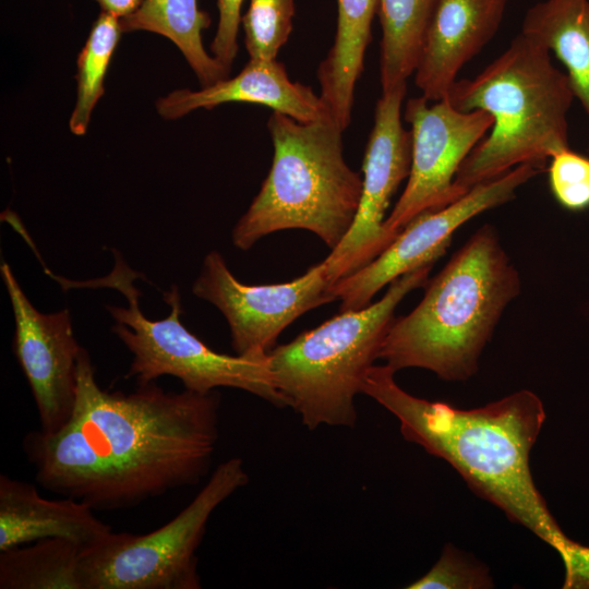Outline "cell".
I'll return each mask as SVG.
<instances>
[{
    "label": "cell",
    "instance_id": "obj_1",
    "mask_svg": "<svg viewBox=\"0 0 589 589\" xmlns=\"http://www.w3.org/2000/svg\"><path fill=\"white\" fill-rule=\"evenodd\" d=\"M218 436L216 392H167L154 382L128 394L108 392L82 348L68 421L52 433L28 432L22 447L44 489L94 510H116L197 484Z\"/></svg>",
    "mask_w": 589,
    "mask_h": 589
},
{
    "label": "cell",
    "instance_id": "obj_2",
    "mask_svg": "<svg viewBox=\"0 0 589 589\" xmlns=\"http://www.w3.org/2000/svg\"><path fill=\"white\" fill-rule=\"evenodd\" d=\"M395 373L387 364H373L361 393L397 418L405 440L446 460L472 491L565 558L575 541L549 512L529 467L545 420L540 398L525 389L480 408L458 409L407 393Z\"/></svg>",
    "mask_w": 589,
    "mask_h": 589
},
{
    "label": "cell",
    "instance_id": "obj_3",
    "mask_svg": "<svg viewBox=\"0 0 589 589\" xmlns=\"http://www.w3.org/2000/svg\"><path fill=\"white\" fill-rule=\"evenodd\" d=\"M519 291V274L486 224L428 280L419 304L394 318L378 359L395 372L420 368L445 381H465L477 372L483 348Z\"/></svg>",
    "mask_w": 589,
    "mask_h": 589
},
{
    "label": "cell",
    "instance_id": "obj_4",
    "mask_svg": "<svg viewBox=\"0 0 589 589\" xmlns=\"http://www.w3.org/2000/svg\"><path fill=\"white\" fill-rule=\"evenodd\" d=\"M447 98L457 110L481 109L493 118L490 134L456 173L458 199L518 165L544 169L549 158L569 148L567 113L575 96L568 76L550 50L522 33L478 75L456 80Z\"/></svg>",
    "mask_w": 589,
    "mask_h": 589
},
{
    "label": "cell",
    "instance_id": "obj_5",
    "mask_svg": "<svg viewBox=\"0 0 589 589\" xmlns=\"http://www.w3.org/2000/svg\"><path fill=\"white\" fill-rule=\"evenodd\" d=\"M267 129L272 167L233 227L232 243L245 251L272 232L305 229L334 250L350 230L362 193V178L344 158V131L329 117L300 122L279 111Z\"/></svg>",
    "mask_w": 589,
    "mask_h": 589
},
{
    "label": "cell",
    "instance_id": "obj_6",
    "mask_svg": "<svg viewBox=\"0 0 589 589\" xmlns=\"http://www.w3.org/2000/svg\"><path fill=\"white\" fill-rule=\"evenodd\" d=\"M433 264L393 280L375 303L342 311L268 352L276 388L306 429L356 425V397L378 359L395 310L410 291L426 285Z\"/></svg>",
    "mask_w": 589,
    "mask_h": 589
},
{
    "label": "cell",
    "instance_id": "obj_7",
    "mask_svg": "<svg viewBox=\"0 0 589 589\" xmlns=\"http://www.w3.org/2000/svg\"><path fill=\"white\" fill-rule=\"evenodd\" d=\"M113 255L115 265L104 277L74 281L58 276L57 281L67 289L112 288L127 299L128 306L106 305L116 321L111 332L132 353L125 377L146 384L170 375L179 378L185 389L195 393L231 387L253 394L275 407H286L273 378L268 353L230 356L209 348L182 324L183 309L176 285L163 292L164 301L170 306L169 314L161 320L147 318L140 309L142 293L134 286L141 274L132 269L118 251L113 250Z\"/></svg>",
    "mask_w": 589,
    "mask_h": 589
},
{
    "label": "cell",
    "instance_id": "obj_8",
    "mask_svg": "<svg viewBox=\"0 0 589 589\" xmlns=\"http://www.w3.org/2000/svg\"><path fill=\"white\" fill-rule=\"evenodd\" d=\"M249 482L244 462L219 464L195 497L170 521L144 534L111 531L83 549L82 589H200L196 551L213 512Z\"/></svg>",
    "mask_w": 589,
    "mask_h": 589
},
{
    "label": "cell",
    "instance_id": "obj_9",
    "mask_svg": "<svg viewBox=\"0 0 589 589\" xmlns=\"http://www.w3.org/2000/svg\"><path fill=\"white\" fill-rule=\"evenodd\" d=\"M429 103L421 95L405 105L404 119L411 127V167L407 184L383 225L392 241L419 215L458 200L456 173L493 125L492 116L484 110H457L447 97Z\"/></svg>",
    "mask_w": 589,
    "mask_h": 589
},
{
    "label": "cell",
    "instance_id": "obj_10",
    "mask_svg": "<svg viewBox=\"0 0 589 589\" xmlns=\"http://www.w3.org/2000/svg\"><path fill=\"white\" fill-rule=\"evenodd\" d=\"M544 169L521 164L484 181L452 204L412 219L397 238L373 261L329 286L340 300V312L370 304L374 294L399 276L435 263L446 251L454 232L477 215L515 197L517 189Z\"/></svg>",
    "mask_w": 589,
    "mask_h": 589
},
{
    "label": "cell",
    "instance_id": "obj_11",
    "mask_svg": "<svg viewBox=\"0 0 589 589\" xmlns=\"http://www.w3.org/2000/svg\"><path fill=\"white\" fill-rule=\"evenodd\" d=\"M330 285L324 260L287 283L245 285L219 252L211 251L192 291L225 316L236 354H255L268 353L279 334L299 316L336 300Z\"/></svg>",
    "mask_w": 589,
    "mask_h": 589
},
{
    "label": "cell",
    "instance_id": "obj_12",
    "mask_svg": "<svg viewBox=\"0 0 589 589\" xmlns=\"http://www.w3.org/2000/svg\"><path fill=\"white\" fill-rule=\"evenodd\" d=\"M407 83L382 92L374 110L362 163V193L354 221L324 260L332 284L378 256L393 241L384 230L385 213L399 184L409 176L412 137L401 122Z\"/></svg>",
    "mask_w": 589,
    "mask_h": 589
},
{
    "label": "cell",
    "instance_id": "obj_13",
    "mask_svg": "<svg viewBox=\"0 0 589 589\" xmlns=\"http://www.w3.org/2000/svg\"><path fill=\"white\" fill-rule=\"evenodd\" d=\"M14 316L12 350L32 390L46 433L58 431L71 416L81 347L70 312L38 311L24 293L7 262L0 266Z\"/></svg>",
    "mask_w": 589,
    "mask_h": 589
},
{
    "label": "cell",
    "instance_id": "obj_14",
    "mask_svg": "<svg viewBox=\"0 0 589 589\" xmlns=\"http://www.w3.org/2000/svg\"><path fill=\"white\" fill-rule=\"evenodd\" d=\"M507 0H438L414 71L429 101L447 97L460 69L494 37Z\"/></svg>",
    "mask_w": 589,
    "mask_h": 589
},
{
    "label": "cell",
    "instance_id": "obj_15",
    "mask_svg": "<svg viewBox=\"0 0 589 589\" xmlns=\"http://www.w3.org/2000/svg\"><path fill=\"white\" fill-rule=\"evenodd\" d=\"M227 103L263 105L300 122L329 117L321 96L312 87L291 81L285 64L277 59H249L236 76L200 91L170 92L156 101V109L161 118L175 120L194 110H211Z\"/></svg>",
    "mask_w": 589,
    "mask_h": 589
},
{
    "label": "cell",
    "instance_id": "obj_16",
    "mask_svg": "<svg viewBox=\"0 0 589 589\" xmlns=\"http://www.w3.org/2000/svg\"><path fill=\"white\" fill-rule=\"evenodd\" d=\"M111 531L86 503L71 497L45 498L35 485L0 476V551L50 538L86 549Z\"/></svg>",
    "mask_w": 589,
    "mask_h": 589
},
{
    "label": "cell",
    "instance_id": "obj_17",
    "mask_svg": "<svg viewBox=\"0 0 589 589\" xmlns=\"http://www.w3.org/2000/svg\"><path fill=\"white\" fill-rule=\"evenodd\" d=\"M378 0H337L334 43L320 62V96L329 118L345 131L351 121L357 82L372 37Z\"/></svg>",
    "mask_w": 589,
    "mask_h": 589
},
{
    "label": "cell",
    "instance_id": "obj_18",
    "mask_svg": "<svg viewBox=\"0 0 589 589\" xmlns=\"http://www.w3.org/2000/svg\"><path fill=\"white\" fill-rule=\"evenodd\" d=\"M553 51L589 118V0H544L526 13L521 32Z\"/></svg>",
    "mask_w": 589,
    "mask_h": 589
},
{
    "label": "cell",
    "instance_id": "obj_19",
    "mask_svg": "<svg viewBox=\"0 0 589 589\" xmlns=\"http://www.w3.org/2000/svg\"><path fill=\"white\" fill-rule=\"evenodd\" d=\"M122 32L146 31L170 39L182 52L202 87L229 77L202 43V31L212 20L197 0H144L131 15L121 19Z\"/></svg>",
    "mask_w": 589,
    "mask_h": 589
},
{
    "label": "cell",
    "instance_id": "obj_20",
    "mask_svg": "<svg viewBox=\"0 0 589 589\" xmlns=\"http://www.w3.org/2000/svg\"><path fill=\"white\" fill-rule=\"evenodd\" d=\"M438 0H378L380 82L387 92L416 71Z\"/></svg>",
    "mask_w": 589,
    "mask_h": 589
},
{
    "label": "cell",
    "instance_id": "obj_21",
    "mask_svg": "<svg viewBox=\"0 0 589 589\" xmlns=\"http://www.w3.org/2000/svg\"><path fill=\"white\" fill-rule=\"evenodd\" d=\"M83 548L50 538L0 551V589H82Z\"/></svg>",
    "mask_w": 589,
    "mask_h": 589
},
{
    "label": "cell",
    "instance_id": "obj_22",
    "mask_svg": "<svg viewBox=\"0 0 589 589\" xmlns=\"http://www.w3.org/2000/svg\"><path fill=\"white\" fill-rule=\"evenodd\" d=\"M121 33L120 19L100 11L77 56V94L69 120L74 135L87 132L93 110L104 95L105 76Z\"/></svg>",
    "mask_w": 589,
    "mask_h": 589
},
{
    "label": "cell",
    "instance_id": "obj_23",
    "mask_svg": "<svg viewBox=\"0 0 589 589\" xmlns=\"http://www.w3.org/2000/svg\"><path fill=\"white\" fill-rule=\"evenodd\" d=\"M294 0H250L242 16L249 58L275 60L293 27Z\"/></svg>",
    "mask_w": 589,
    "mask_h": 589
},
{
    "label": "cell",
    "instance_id": "obj_24",
    "mask_svg": "<svg viewBox=\"0 0 589 589\" xmlns=\"http://www.w3.org/2000/svg\"><path fill=\"white\" fill-rule=\"evenodd\" d=\"M488 569L447 544L441 557L422 577L411 582L409 589H481L492 588Z\"/></svg>",
    "mask_w": 589,
    "mask_h": 589
},
{
    "label": "cell",
    "instance_id": "obj_25",
    "mask_svg": "<svg viewBox=\"0 0 589 589\" xmlns=\"http://www.w3.org/2000/svg\"><path fill=\"white\" fill-rule=\"evenodd\" d=\"M550 159L549 183L556 201L570 211L587 208L589 206V158L567 148Z\"/></svg>",
    "mask_w": 589,
    "mask_h": 589
},
{
    "label": "cell",
    "instance_id": "obj_26",
    "mask_svg": "<svg viewBox=\"0 0 589 589\" xmlns=\"http://www.w3.org/2000/svg\"><path fill=\"white\" fill-rule=\"evenodd\" d=\"M243 0H217L219 13L216 34L211 43L212 56L229 72L238 52V33Z\"/></svg>",
    "mask_w": 589,
    "mask_h": 589
},
{
    "label": "cell",
    "instance_id": "obj_27",
    "mask_svg": "<svg viewBox=\"0 0 589 589\" xmlns=\"http://www.w3.org/2000/svg\"><path fill=\"white\" fill-rule=\"evenodd\" d=\"M567 557L564 588H589V546L576 542Z\"/></svg>",
    "mask_w": 589,
    "mask_h": 589
},
{
    "label": "cell",
    "instance_id": "obj_28",
    "mask_svg": "<svg viewBox=\"0 0 589 589\" xmlns=\"http://www.w3.org/2000/svg\"><path fill=\"white\" fill-rule=\"evenodd\" d=\"M97 2L103 12L124 19L134 13L144 0H93Z\"/></svg>",
    "mask_w": 589,
    "mask_h": 589
}]
</instances>
